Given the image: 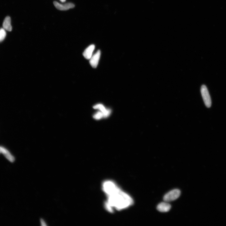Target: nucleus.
I'll use <instances>...</instances> for the list:
<instances>
[{
    "label": "nucleus",
    "mask_w": 226,
    "mask_h": 226,
    "mask_svg": "<svg viewBox=\"0 0 226 226\" xmlns=\"http://www.w3.org/2000/svg\"><path fill=\"white\" fill-rule=\"evenodd\" d=\"M107 196L108 200L105 206L106 209L111 213L113 212V208L121 210L127 208L134 203L131 197L120 188Z\"/></svg>",
    "instance_id": "1"
},
{
    "label": "nucleus",
    "mask_w": 226,
    "mask_h": 226,
    "mask_svg": "<svg viewBox=\"0 0 226 226\" xmlns=\"http://www.w3.org/2000/svg\"><path fill=\"white\" fill-rule=\"evenodd\" d=\"M103 189L104 192L109 195L115 192L119 188L112 181H107L103 184Z\"/></svg>",
    "instance_id": "2"
},
{
    "label": "nucleus",
    "mask_w": 226,
    "mask_h": 226,
    "mask_svg": "<svg viewBox=\"0 0 226 226\" xmlns=\"http://www.w3.org/2000/svg\"><path fill=\"white\" fill-rule=\"evenodd\" d=\"M181 193V191L178 189L172 190L165 195L163 200L166 202L174 201L179 197Z\"/></svg>",
    "instance_id": "3"
},
{
    "label": "nucleus",
    "mask_w": 226,
    "mask_h": 226,
    "mask_svg": "<svg viewBox=\"0 0 226 226\" xmlns=\"http://www.w3.org/2000/svg\"><path fill=\"white\" fill-rule=\"evenodd\" d=\"M201 92L205 105L208 108L210 107L212 103L211 97L206 86L203 85L201 86Z\"/></svg>",
    "instance_id": "4"
},
{
    "label": "nucleus",
    "mask_w": 226,
    "mask_h": 226,
    "mask_svg": "<svg viewBox=\"0 0 226 226\" xmlns=\"http://www.w3.org/2000/svg\"><path fill=\"white\" fill-rule=\"evenodd\" d=\"M100 56V51L98 50L90 59V63L92 67L96 68L98 64Z\"/></svg>",
    "instance_id": "5"
},
{
    "label": "nucleus",
    "mask_w": 226,
    "mask_h": 226,
    "mask_svg": "<svg viewBox=\"0 0 226 226\" xmlns=\"http://www.w3.org/2000/svg\"><path fill=\"white\" fill-rule=\"evenodd\" d=\"M54 4L57 9L61 10H66L73 8L75 7V5L71 3L61 4L55 1L54 2Z\"/></svg>",
    "instance_id": "6"
},
{
    "label": "nucleus",
    "mask_w": 226,
    "mask_h": 226,
    "mask_svg": "<svg viewBox=\"0 0 226 226\" xmlns=\"http://www.w3.org/2000/svg\"><path fill=\"white\" fill-rule=\"evenodd\" d=\"M171 205L170 204L166 202H162L158 205L157 209L161 212H167L171 209Z\"/></svg>",
    "instance_id": "7"
},
{
    "label": "nucleus",
    "mask_w": 226,
    "mask_h": 226,
    "mask_svg": "<svg viewBox=\"0 0 226 226\" xmlns=\"http://www.w3.org/2000/svg\"><path fill=\"white\" fill-rule=\"evenodd\" d=\"M95 109H98L102 112L104 114V117L106 118L108 117L111 113V110L109 109H106L105 107L102 104H98L93 107Z\"/></svg>",
    "instance_id": "8"
},
{
    "label": "nucleus",
    "mask_w": 226,
    "mask_h": 226,
    "mask_svg": "<svg viewBox=\"0 0 226 226\" xmlns=\"http://www.w3.org/2000/svg\"><path fill=\"white\" fill-rule=\"evenodd\" d=\"M95 48V46L93 44L90 45L87 48L83 53V55L84 57L88 60H89L91 58Z\"/></svg>",
    "instance_id": "9"
},
{
    "label": "nucleus",
    "mask_w": 226,
    "mask_h": 226,
    "mask_svg": "<svg viewBox=\"0 0 226 226\" xmlns=\"http://www.w3.org/2000/svg\"><path fill=\"white\" fill-rule=\"evenodd\" d=\"M1 153L4 155L5 158L11 162L15 161L14 157L10 153V152L5 148L1 147Z\"/></svg>",
    "instance_id": "10"
},
{
    "label": "nucleus",
    "mask_w": 226,
    "mask_h": 226,
    "mask_svg": "<svg viewBox=\"0 0 226 226\" xmlns=\"http://www.w3.org/2000/svg\"><path fill=\"white\" fill-rule=\"evenodd\" d=\"M3 26L5 30L8 31H11L12 30V27L11 25V19L9 16L6 17L3 22Z\"/></svg>",
    "instance_id": "11"
},
{
    "label": "nucleus",
    "mask_w": 226,
    "mask_h": 226,
    "mask_svg": "<svg viewBox=\"0 0 226 226\" xmlns=\"http://www.w3.org/2000/svg\"><path fill=\"white\" fill-rule=\"evenodd\" d=\"M6 32L4 29H0V42L4 40L6 36Z\"/></svg>",
    "instance_id": "12"
},
{
    "label": "nucleus",
    "mask_w": 226,
    "mask_h": 226,
    "mask_svg": "<svg viewBox=\"0 0 226 226\" xmlns=\"http://www.w3.org/2000/svg\"><path fill=\"white\" fill-rule=\"evenodd\" d=\"M94 118L96 120H99L104 117V114L101 112H98L93 116Z\"/></svg>",
    "instance_id": "13"
},
{
    "label": "nucleus",
    "mask_w": 226,
    "mask_h": 226,
    "mask_svg": "<svg viewBox=\"0 0 226 226\" xmlns=\"http://www.w3.org/2000/svg\"><path fill=\"white\" fill-rule=\"evenodd\" d=\"M41 225L43 226H47V225L46 224V223L42 219H41Z\"/></svg>",
    "instance_id": "14"
},
{
    "label": "nucleus",
    "mask_w": 226,
    "mask_h": 226,
    "mask_svg": "<svg viewBox=\"0 0 226 226\" xmlns=\"http://www.w3.org/2000/svg\"><path fill=\"white\" fill-rule=\"evenodd\" d=\"M62 2H64L66 0H60Z\"/></svg>",
    "instance_id": "15"
},
{
    "label": "nucleus",
    "mask_w": 226,
    "mask_h": 226,
    "mask_svg": "<svg viewBox=\"0 0 226 226\" xmlns=\"http://www.w3.org/2000/svg\"><path fill=\"white\" fill-rule=\"evenodd\" d=\"M1 147H0V154L1 153Z\"/></svg>",
    "instance_id": "16"
}]
</instances>
